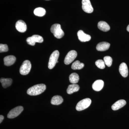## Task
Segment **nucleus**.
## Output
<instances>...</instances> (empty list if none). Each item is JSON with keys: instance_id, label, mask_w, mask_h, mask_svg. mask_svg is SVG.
<instances>
[{"instance_id": "9b49d317", "label": "nucleus", "mask_w": 129, "mask_h": 129, "mask_svg": "<svg viewBox=\"0 0 129 129\" xmlns=\"http://www.w3.org/2000/svg\"><path fill=\"white\" fill-rule=\"evenodd\" d=\"M79 40L82 42L89 41L91 39L90 36L86 34L82 30H79L77 33Z\"/></svg>"}, {"instance_id": "b1692460", "label": "nucleus", "mask_w": 129, "mask_h": 129, "mask_svg": "<svg viewBox=\"0 0 129 129\" xmlns=\"http://www.w3.org/2000/svg\"><path fill=\"white\" fill-rule=\"evenodd\" d=\"M104 61L107 66L110 67L112 63V58L109 56H106L104 57Z\"/></svg>"}, {"instance_id": "6e6552de", "label": "nucleus", "mask_w": 129, "mask_h": 129, "mask_svg": "<svg viewBox=\"0 0 129 129\" xmlns=\"http://www.w3.org/2000/svg\"><path fill=\"white\" fill-rule=\"evenodd\" d=\"M77 56V53L76 51H70L65 57L64 60V63L66 64H69L73 61Z\"/></svg>"}, {"instance_id": "bb28decb", "label": "nucleus", "mask_w": 129, "mask_h": 129, "mask_svg": "<svg viewBox=\"0 0 129 129\" xmlns=\"http://www.w3.org/2000/svg\"><path fill=\"white\" fill-rule=\"evenodd\" d=\"M4 119V117L3 115H0V123H1L2 122L3 120Z\"/></svg>"}, {"instance_id": "0eeeda50", "label": "nucleus", "mask_w": 129, "mask_h": 129, "mask_svg": "<svg viewBox=\"0 0 129 129\" xmlns=\"http://www.w3.org/2000/svg\"><path fill=\"white\" fill-rule=\"evenodd\" d=\"M23 108L22 106H19L16 107L12 109L7 115L8 118L13 119L18 116L23 111Z\"/></svg>"}, {"instance_id": "c85d7f7f", "label": "nucleus", "mask_w": 129, "mask_h": 129, "mask_svg": "<svg viewBox=\"0 0 129 129\" xmlns=\"http://www.w3.org/2000/svg\"><path fill=\"white\" fill-rule=\"evenodd\" d=\"M47 1H49V0H47Z\"/></svg>"}, {"instance_id": "4be33fe9", "label": "nucleus", "mask_w": 129, "mask_h": 129, "mask_svg": "<svg viewBox=\"0 0 129 129\" xmlns=\"http://www.w3.org/2000/svg\"><path fill=\"white\" fill-rule=\"evenodd\" d=\"M69 79L70 83L73 84H76L78 82L79 77L76 73H73L70 75Z\"/></svg>"}, {"instance_id": "2eb2a0df", "label": "nucleus", "mask_w": 129, "mask_h": 129, "mask_svg": "<svg viewBox=\"0 0 129 129\" xmlns=\"http://www.w3.org/2000/svg\"><path fill=\"white\" fill-rule=\"evenodd\" d=\"M16 61V57L13 55H9L4 58V64L6 66H10L14 64Z\"/></svg>"}, {"instance_id": "39448f33", "label": "nucleus", "mask_w": 129, "mask_h": 129, "mask_svg": "<svg viewBox=\"0 0 129 129\" xmlns=\"http://www.w3.org/2000/svg\"><path fill=\"white\" fill-rule=\"evenodd\" d=\"M31 68V64L30 61L26 60L23 62L20 67L19 72L22 75H27L30 72Z\"/></svg>"}, {"instance_id": "393cba45", "label": "nucleus", "mask_w": 129, "mask_h": 129, "mask_svg": "<svg viewBox=\"0 0 129 129\" xmlns=\"http://www.w3.org/2000/svg\"><path fill=\"white\" fill-rule=\"evenodd\" d=\"M95 63L98 68L100 69H104L105 68V63L104 60H97Z\"/></svg>"}, {"instance_id": "20e7f679", "label": "nucleus", "mask_w": 129, "mask_h": 129, "mask_svg": "<svg viewBox=\"0 0 129 129\" xmlns=\"http://www.w3.org/2000/svg\"><path fill=\"white\" fill-rule=\"evenodd\" d=\"M91 103V100L90 98H86L83 99L79 102L76 105V110L79 111L84 110L89 107Z\"/></svg>"}, {"instance_id": "a878e982", "label": "nucleus", "mask_w": 129, "mask_h": 129, "mask_svg": "<svg viewBox=\"0 0 129 129\" xmlns=\"http://www.w3.org/2000/svg\"><path fill=\"white\" fill-rule=\"evenodd\" d=\"M8 51V47L6 44H0V52H6Z\"/></svg>"}, {"instance_id": "412c9836", "label": "nucleus", "mask_w": 129, "mask_h": 129, "mask_svg": "<svg viewBox=\"0 0 129 129\" xmlns=\"http://www.w3.org/2000/svg\"><path fill=\"white\" fill-rule=\"evenodd\" d=\"M46 11L45 9L43 8L39 7L36 8L34 11V14L39 17H43L45 16Z\"/></svg>"}, {"instance_id": "6ab92c4d", "label": "nucleus", "mask_w": 129, "mask_h": 129, "mask_svg": "<svg viewBox=\"0 0 129 129\" xmlns=\"http://www.w3.org/2000/svg\"><path fill=\"white\" fill-rule=\"evenodd\" d=\"M63 100L62 98L60 95L54 96L51 100V104L54 105H59L62 103Z\"/></svg>"}, {"instance_id": "ddd939ff", "label": "nucleus", "mask_w": 129, "mask_h": 129, "mask_svg": "<svg viewBox=\"0 0 129 129\" xmlns=\"http://www.w3.org/2000/svg\"><path fill=\"white\" fill-rule=\"evenodd\" d=\"M104 85L103 81L101 80H98L95 81L92 84V88L95 91H100L103 88Z\"/></svg>"}, {"instance_id": "dca6fc26", "label": "nucleus", "mask_w": 129, "mask_h": 129, "mask_svg": "<svg viewBox=\"0 0 129 129\" xmlns=\"http://www.w3.org/2000/svg\"><path fill=\"white\" fill-rule=\"evenodd\" d=\"M126 104V102L124 100L121 99L115 103L112 106V109L114 111H116L122 108Z\"/></svg>"}, {"instance_id": "a211bd4d", "label": "nucleus", "mask_w": 129, "mask_h": 129, "mask_svg": "<svg viewBox=\"0 0 129 129\" xmlns=\"http://www.w3.org/2000/svg\"><path fill=\"white\" fill-rule=\"evenodd\" d=\"M80 87L78 85L76 84H73L70 85L67 90V92L69 94H71L74 92L78 91Z\"/></svg>"}, {"instance_id": "f03ea898", "label": "nucleus", "mask_w": 129, "mask_h": 129, "mask_svg": "<svg viewBox=\"0 0 129 129\" xmlns=\"http://www.w3.org/2000/svg\"><path fill=\"white\" fill-rule=\"evenodd\" d=\"M51 31L56 38L60 39L64 35V33L61 28V25L59 24H55L52 25Z\"/></svg>"}, {"instance_id": "5701e85b", "label": "nucleus", "mask_w": 129, "mask_h": 129, "mask_svg": "<svg viewBox=\"0 0 129 129\" xmlns=\"http://www.w3.org/2000/svg\"><path fill=\"white\" fill-rule=\"evenodd\" d=\"M84 64L80 62L78 60L75 61L72 64V68L73 70H80L83 69Z\"/></svg>"}, {"instance_id": "7ed1b4c3", "label": "nucleus", "mask_w": 129, "mask_h": 129, "mask_svg": "<svg viewBox=\"0 0 129 129\" xmlns=\"http://www.w3.org/2000/svg\"><path fill=\"white\" fill-rule=\"evenodd\" d=\"M59 56V52L58 50L53 51L51 54L48 63V68L52 69L55 66Z\"/></svg>"}, {"instance_id": "f3484780", "label": "nucleus", "mask_w": 129, "mask_h": 129, "mask_svg": "<svg viewBox=\"0 0 129 129\" xmlns=\"http://www.w3.org/2000/svg\"><path fill=\"white\" fill-rule=\"evenodd\" d=\"M98 27L100 30L104 32H107L110 29V26L104 21H101L99 22Z\"/></svg>"}, {"instance_id": "9d476101", "label": "nucleus", "mask_w": 129, "mask_h": 129, "mask_svg": "<svg viewBox=\"0 0 129 129\" xmlns=\"http://www.w3.org/2000/svg\"><path fill=\"white\" fill-rule=\"evenodd\" d=\"M16 28L19 32L23 33L27 30V25L24 21L21 20H19L16 22Z\"/></svg>"}, {"instance_id": "4468645a", "label": "nucleus", "mask_w": 129, "mask_h": 129, "mask_svg": "<svg viewBox=\"0 0 129 129\" xmlns=\"http://www.w3.org/2000/svg\"><path fill=\"white\" fill-rule=\"evenodd\" d=\"M110 44L108 42H103L98 44L96 47V49L98 51H104L107 50L109 48Z\"/></svg>"}, {"instance_id": "aec40b11", "label": "nucleus", "mask_w": 129, "mask_h": 129, "mask_svg": "<svg viewBox=\"0 0 129 129\" xmlns=\"http://www.w3.org/2000/svg\"><path fill=\"white\" fill-rule=\"evenodd\" d=\"M0 81L2 83L3 87L4 88H6L10 86L12 83V80L11 78H1Z\"/></svg>"}, {"instance_id": "423d86ee", "label": "nucleus", "mask_w": 129, "mask_h": 129, "mask_svg": "<svg viewBox=\"0 0 129 129\" xmlns=\"http://www.w3.org/2000/svg\"><path fill=\"white\" fill-rule=\"evenodd\" d=\"M26 41L28 45L34 46L36 42L42 43L44 41V39L43 37L39 35H34L31 37H28Z\"/></svg>"}, {"instance_id": "cd10ccee", "label": "nucleus", "mask_w": 129, "mask_h": 129, "mask_svg": "<svg viewBox=\"0 0 129 129\" xmlns=\"http://www.w3.org/2000/svg\"><path fill=\"white\" fill-rule=\"evenodd\" d=\"M127 30L128 32H129V24L128 25V26L127 27Z\"/></svg>"}, {"instance_id": "f257e3e1", "label": "nucleus", "mask_w": 129, "mask_h": 129, "mask_svg": "<svg viewBox=\"0 0 129 129\" xmlns=\"http://www.w3.org/2000/svg\"><path fill=\"white\" fill-rule=\"evenodd\" d=\"M46 88V86L44 84L36 85L29 88L27 91V93L31 96L37 95L44 92Z\"/></svg>"}, {"instance_id": "1a4fd4ad", "label": "nucleus", "mask_w": 129, "mask_h": 129, "mask_svg": "<svg viewBox=\"0 0 129 129\" xmlns=\"http://www.w3.org/2000/svg\"><path fill=\"white\" fill-rule=\"evenodd\" d=\"M82 9L85 12L91 13L93 12L94 9L90 0H82Z\"/></svg>"}, {"instance_id": "f8f14e48", "label": "nucleus", "mask_w": 129, "mask_h": 129, "mask_svg": "<svg viewBox=\"0 0 129 129\" xmlns=\"http://www.w3.org/2000/svg\"><path fill=\"white\" fill-rule=\"evenodd\" d=\"M119 72L121 75L124 78H126L128 75V70L127 64L123 62L120 64L119 67Z\"/></svg>"}]
</instances>
